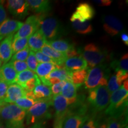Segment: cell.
Returning a JSON list of instances; mask_svg holds the SVG:
<instances>
[{
  "mask_svg": "<svg viewBox=\"0 0 128 128\" xmlns=\"http://www.w3.org/2000/svg\"><path fill=\"white\" fill-rule=\"evenodd\" d=\"M128 90L122 86L110 94V102L104 114L108 117H119L127 113Z\"/></svg>",
  "mask_w": 128,
  "mask_h": 128,
  "instance_id": "cell-1",
  "label": "cell"
},
{
  "mask_svg": "<svg viewBox=\"0 0 128 128\" xmlns=\"http://www.w3.org/2000/svg\"><path fill=\"white\" fill-rule=\"evenodd\" d=\"M26 111L14 103H7L0 113V119L9 128H24Z\"/></svg>",
  "mask_w": 128,
  "mask_h": 128,
  "instance_id": "cell-2",
  "label": "cell"
},
{
  "mask_svg": "<svg viewBox=\"0 0 128 128\" xmlns=\"http://www.w3.org/2000/svg\"><path fill=\"white\" fill-rule=\"evenodd\" d=\"M110 94L106 86H100L89 90L87 104L91 113L98 114L108 108L110 102Z\"/></svg>",
  "mask_w": 128,
  "mask_h": 128,
  "instance_id": "cell-3",
  "label": "cell"
},
{
  "mask_svg": "<svg viewBox=\"0 0 128 128\" xmlns=\"http://www.w3.org/2000/svg\"><path fill=\"white\" fill-rule=\"evenodd\" d=\"M51 106H52V99L37 101L26 112L25 120L27 125L44 123L46 120L51 118Z\"/></svg>",
  "mask_w": 128,
  "mask_h": 128,
  "instance_id": "cell-4",
  "label": "cell"
},
{
  "mask_svg": "<svg viewBox=\"0 0 128 128\" xmlns=\"http://www.w3.org/2000/svg\"><path fill=\"white\" fill-rule=\"evenodd\" d=\"M110 73V69L105 64L88 69L84 82L86 88L91 90L100 86H107Z\"/></svg>",
  "mask_w": 128,
  "mask_h": 128,
  "instance_id": "cell-5",
  "label": "cell"
},
{
  "mask_svg": "<svg viewBox=\"0 0 128 128\" xmlns=\"http://www.w3.org/2000/svg\"><path fill=\"white\" fill-rule=\"evenodd\" d=\"M79 50L81 55L87 62V66L92 68L103 64L108 56L106 51L92 43L87 44Z\"/></svg>",
  "mask_w": 128,
  "mask_h": 128,
  "instance_id": "cell-6",
  "label": "cell"
},
{
  "mask_svg": "<svg viewBox=\"0 0 128 128\" xmlns=\"http://www.w3.org/2000/svg\"><path fill=\"white\" fill-rule=\"evenodd\" d=\"M39 30L45 38L46 42L55 40L60 34V22L55 17L42 14L39 22Z\"/></svg>",
  "mask_w": 128,
  "mask_h": 128,
  "instance_id": "cell-7",
  "label": "cell"
},
{
  "mask_svg": "<svg viewBox=\"0 0 128 128\" xmlns=\"http://www.w3.org/2000/svg\"><path fill=\"white\" fill-rule=\"evenodd\" d=\"M89 114L87 109L69 111L62 122V128H81Z\"/></svg>",
  "mask_w": 128,
  "mask_h": 128,
  "instance_id": "cell-8",
  "label": "cell"
},
{
  "mask_svg": "<svg viewBox=\"0 0 128 128\" xmlns=\"http://www.w3.org/2000/svg\"><path fill=\"white\" fill-rule=\"evenodd\" d=\"M42 14H38L28 17L21 28L14 35L13 38H29L39 29V22Z\"/></svg>",
  "mask_w": 128,
  "mask_h": 128,
  "instance_id": "cell-9",
  "label": "cell"
},
{
  "mask_svg": "<svg viewBox=\"0 0 128 128\" xmlns=\"http://www.w3.org/2000/svg\"><path fill=\"white\" fill-rule=\"evenodd\" d=\"M52 102L55 112L54 123L63 122L70 109V106L68 100L64 98L61 94H58L56 96H53Z\"/></svg>",
  "mask_w": 128,
  "mask_h": 128,
  "instance_id": "cell-10",
  "label": "cell"
},
{
  "mask_svg": "<svg viewBox=\"0 0 128 128\" xmlns=\"http://www.w3.org/2000/svg\"><path fill=\"white\" fill-rule=\"evenodd\" d=\"M6 6L9 12L19 18H24L30 8L27 1L24 0H8Z\"/></svg>",
  "mask_w": 128,
  "mask_h": 128,
  "instance_id": "cell-11",
  "label": "cell"
},
{
  "mask_svg": "<svg viewBox=\"0 0 128 128\" xmlns=\"http://www.w3.org/2000/svg\"><path fill=\"white\" fill-rule=\"evenodd\" d=\"M104 31L108 35L114 36L124 30V26L118 17L113 16H105L102 18Z\"/></svg>",
  "mask_w": 128,
  "mask_h": 128,
  "instance_id": "cell-12",
  "label": "cell"
},
{
  "mask_svg": "<svg viewBox=\"0 0 128 128\" xmlns=\"http://www.w3.org/2000/svg\"><path fill=\"white\" fill-rule=\"evenodd\" d=\"M95 15V10L90 4L82 2L78 4L76 12L72 14L70 19H76L80 22L89 21Z\"/></svg>",
  "mask_w": 128,
  "mask_h": 128,
  "instance_id": "cell-13",
  "label": "cell"
},
{
  "mask_svg": "<svg viewBox=\"0 0 128 128\" xmlns=\"http://www.w3.org/2000/svg\"><path fill=\"white\" fill-rule=\"evenodd\" d=\"M23 23L20 21L12 20V19H6L0 24V37L2 38L14 34L21 28Z\"/></svg>",
  "mask_w": 128,
  "mask_h": 128,
  "instance_id": "cell-14",
  "label": "cell"
},
{
  "mask_svg": "<svg viewBox=\"0 0 128 128\" xmlns=\"http://www.w3.org/2000/svg\"><path fill=\"white\" fill-rule=\"evenodd\" d=\"M13 36L14 34L10 35L0 42V60L2 64L7 63L13 55L12 49Z\"/></svg>",
  "mask_w": 128,
  "mask_h": 128,
  "instance_id": "cell-15",
  "label": "cell"
},
{
  "mask_svg": "<svg viewBox=\"0 0 128 128\" xmlns=\"http://www.w3.org/2000/svg\"><path fill=\"white\" fill-rule=\"evenodd\" d=\"M17 73L10 61L3 64L0 68V80L10 85L16 83Z\"/></svg>",
  "mask_w": 128,
  "mask_h": 128,
  "instance_id": "cell-16",
  "label": "cell"
},
{
  "mask_svg": "<svg viewBox=\"0 0 128 128\" xmlns=\"http://www.w3.org/2000/svg\"><path fill=\"white\" fill-rule=\"evenodd\" d=\"M128 72H124L121 70L116 72L112 76L107 84V88L109 93L111 94L119 89L124 81L128 80Z\"/></svg>",
  "mask_w": 128,
  "mask_h": 128,
  "instance_id": "cell-17",
  "label": "cell"
},
{
  "mask_svg": "<svg viewBox=\"0 0 128 128\" xmlns=\"http://www.w3.org/2000/svg\"><path fill=\"white\" fill-rule=\"evenodd\" d=\"M26 90L18 84L14 83L8 86L4 102L6 103H15L18 99L25 96Z\"/></svg>",
  "mask_w": 128,
  "mask_h": 128,
  "instance_id": "cell-18",
  "label": "cell"
},
{
  "mask_svg": "<svg viewBox=\"0 0 128 128\" xmlns=\"http://www.w3.org/2000/svg\"><path fill=\"white\" fill-rule=\"evenodd\" d=\"M65 68L69 71L73 72L87 68V64L82 56L68 58L64 63Z\"/></svg>",
  "mask_w": 128,
  "mask_h": 128,
  "instance_id": "cell-19",
  "label": "cell"
},
{
  "mask_svg": "<svg viewBox=\"0 0 128 128\" xmlns=\"http://www.w3.org/2000/svg\"><path fill=\"white\" fill-rule=\"evenodd\" d=\"M46 42L45 38L39 29L28 38V45L30 50L36 52L40 50Z\"/></svg>",
  "mask_w": 128,
  "mask_h": 128,
  "instance_id": "cell-20",
  "label": "cell"
},
{
  "mask_svg": "<svg viewBox=\"0 0 128 128\" xmlns=\"http://www.w3.org/2000/svg\"><path fill=\"white\" fill-rule=\"evenodd\" d=\"M40 51L44 54V55L49 57L56 63V65L62 64L64 63L65 60H67L66 55L65 54L61 52H59L58 51L54 50L50 47V45L46 42Z\"/></svg>",
  "mask_w": 128,
  "mask_h": 128,
  "instance_id": "cell-21",
  "label": "cell"
},
{
  "mask_svg": "<svg viewBox=\"0 0 128 128\" xmlns=\"http://www.w3.org/2000/svg\"><path fill=\"white\" fill-rule=\"evenodd\" d=\"M29 8L38 14H45L51 10V3L48 0H28Z\"/></svg>",
  "mask_w": 128,
  "mask_h": 128,
  "instance_id": "cell-22",
  "label": "cell"
},
{
  "mask_svg": "<svg viewBox=\"0 0 128 128\" xmlns=\"http://www.w3.org/2000/svg\"><path fill=\"white\" fill-rule=\"evenodd\" d=\"M33 92L37 101L51 100L53 97L50 87L42 83H40L37 86Z\"/></svg>",
  "mask_w": 128,
  "mask_h": 128,
  "instance_id": "cell-23",
  "label": "cell"
},
{
  "mask_svg": "<svg viewBox=\"0 0 128 128\" xmlns=\"http://www.w3.org/2000/svg\"><path fill=\"white\" fill-rule=\"evenodd\" d=\"M51 78H57L60 81H71V72L69 71L66 68L55 69L52 72L46 76L45 77L42 78L48 81ZM40 79V80H42Z\"/></svg>",
  "mask_w": 128,
  "mask_h": 128,
  "instance_id": "cell-24",
  "label": "cell"
},
{
  "mask_svg": "<svg viewBox=\"0 0 128 128\" xmlns=\"http://www.w3.org/2000/svg\"><path fill=\"white\" fill-rule=\"evenodd\" d=\"M127 113L119 117H108L106 128H125L127 126Z\"/></svg>",
  "mask_w": 128,
  "mask_h": 128,
  "instance_id": "cell-25",
  "label": "cell"
},
{
  "mask_svg": "<svg viewBox=\"0 0 128 128\" xmlns=\"http://www.w3.org/2000/svg\"><path fill=\"white\" fill-rule=\"evenodd\" d=\"M46 42L54 50L64 54H65L75 48L73 44L64 40H55Z\"/></svg>",
  "mask_w": 128,
  "mask_h": 128,
  "instance_id": "cell-26",
  "label": "cell"
},
{
  "mask_svg": "<svg viewBox=\"0 0 128 128\" xmlns=\"http://www.w3.org/2000/svg\"><path fill=\"white\" fill-rule=\"evenodd\" d=\"M73 28L81 34H87L92 32V26L89 21L80 22L76 19H70Z\"/></svg>",
  "mask_w": 128,
  "mask_h": 128,
  "instance_id": "cell-27",
  "label": "cell"
},
{
  "mask_svg": "<svg viewBox=\"0 0 128 128\" xmlns=\"http://www.w3.org/2000/svg\"><path fill=\"white\" fill-rule=\"evenodd\" d=\"M60 94L66 99L76 98L77 96V88L71 81H65Z\"/></svg>",
  "mask_w": 128,
  "mask_h": 128,
  "instance_id": "cell-28",
  "label": "cell"
},
{
  "mask_svg": "<svg viewBox=\"0 0 128 128\" xmlns=\"http://www.w3.org/2000/svg\"><path fill=\"white\" fill-rule=\"evenodd\" d=\"M88 68L71 72V82L76 88L84 84L88 74Z\"/></svg>",
  "mask_w": 128,
  "mask_h": 128,
  "instance_id": "cell-29",
  "label": "cell"
},
{
  "mask_svg": "<svg viewBox=\"0 0 128 128\" xmlns=\"http://www.w3.org/2000/svg\"><path fill=\"white\" fill-rule=\"evenodd\" d=\"M56 69L55 65L51 63H39L36 67V71L37 76L40 79L45 77L51 72Z\"/></svg>",
  "mask_w": 128,
  "mask_h": 128,
  "instance_id": "cell-30",
  "label": "cell"
},
{
  "mask_svg": "<svg viewBox=\"0 0 128 128\" xmlns=\"http://www.w3.org/2000/svg\"><path fill=\"white\" fill-rule=\"evenodd\" d=\"M110 66L115 72L119 70L128 72V54H124L119 60H113L110 64Z\"/></svg>",
  "mask_w": 128,
  "mask_h": 128,
  "instance_id": "cell-31",
  "label": "cell"
},
{
  "mask_svg": "<svg viewBox=\"0 0 128 128\" xmlns=\"http://www.w3.org/2000/svg\"><path fill=\"white\" fill-rule=\"evenodd\" d=\"M37 75L34 72L30 71L29 70H25V71L17 74L16 83L22 87L28 80L31 79V78H34Z\"/></svg>",
  "mask_w": 128,
  "mask_h": 128,
  "instance_id": "cell-32",
  "label": "cell"
},
{
  "mask_svg": "<svg viewBox=\"0 0 128 128\" xmlns=\"http://www.w3.org/2000/svg\"><path fill=\"white\" fill-rule=\"evenodd\" d=\"M28 38H13L12 41V49L13 55L28 46Z\"/></svg>",
  "mask_w": 128,
  "mask_h": 128,
  "instance_id": "cell-33",
  "label": "cell"
},
{
  "mask_svg": "<svg viewBox=\"0 0 128 128\" xmlns=\"http://www.w3.org/2000/svg\"><path fill=\"white\" fill-rule=\"evenodd\" d=\"M36 101L33 99L29 98L26 97H23L22 98H19L15 102V104L25 111L28 110L32 108L36 103Z\"/></svg>",
  "mask_w": 128,
  "mask_h": 128,
  "instance_id": "cell-34",
  "label": "cell"
},
{
  "mask_svg": "<svg viewBox=\"0 0 128 128\" xmlns=\"http://www.w3.org/2000/svg\"><path fill=\"white\" fill-rule=\"evenodd\" d=\"M30 52V49L28 46L23 50L16 52L12 56L11 60H18V61H26L28 54Z\"/></svg>",
  "mask_w": 128,
  "mask_h": 128,
  "instance_id": "cell-35",
  "label": "cell"
},
{
  "mask_svg": "<svg viewBox=\"0 0 128 128\" xmlns=\"http://www.w3.org/2000/svg\"><path fill=\"white\" fill-rule=\"evenodd\" d=\"M26 62L27 65H28V69H29L30 71L35 72L36 67L39 63L37 61L34 52L30 50L29 54H28V56Z\"/></svg>",
  "mask_w": 128,
  "mask_h": 128,
  "instance_id": "cell-36",
  "label": "cell"
},
{
  "mask_svg": "<svg viewBox=\"0 0 128 128\" xmlns=\"http://www.w3.org/2000/svg\"><path fill=\"white\" fill-rule=\"evenodd\" d=\"M40 82V80L38 76L35 77L31 78L29 80H28L26 82H25L23 86H22V88H23L26 91H33V90L35 88V87L37 86H38Z\"/></svg>",
  "mask_w": 128,
  "mask_h": 128,
  "instance_id": "cell-37",
  "label": "cell"
},
{
  "mask_svg": "<svg viewBox=\"0 0 128 128\" xmlns=\"http://www.w3.org/2000/svg\"><path fill=\"white\" fill-rule=\"evenodd\" d=\"M97 115L98 114L91 113H90L88 118L84 122L81 128H96V119H97Z\"/></svg>",
  "mask_w": 128,
  "mask_h": 128,
  "instance_id": "cell-38",
  "label": "cell"
},
{
  "mask_svg": "<svg viewBox=\"0 0 128 128\" xmlns=\"http://www.w3.org/2000/svg\"><path fill=\"white\" fill-rule=\"evenodd\" d=\"M34 54L38 63H51L54 64L55 65H56V63L54 60H52L49 57L47 56L46 55H44L40 51L35 52Z\"/></svg>",
  "mask_w": 128,
  "mask_h": 128,
  "instance_id": "cell-39",
  "label": "cell"
},
{
  "mask_svg": "<svg viewBox=\"0 0 128 128\" xmlns=\"http://www.w3.org/2000/svg\"><path fill=\"white\" fill-rule=\"evenodd\" d=\"M14 70L17 73H20L25 70H28V65L26 61H18V60H10Z\"/></svg>",
  "mask_w": 128,
  "mask_h": 128,
  "instance_id": "cell-40",
  "label": "cell"
},
{
  "mask_svg": "<svg viewBox=\"0 0 128 128\" xmlns=\"http://www.w3.org/2000/svg\"><path fill=\"white\" fill-rule=\"evenodd\" d=\"M64 84H65V81H62L60 82L57 83V84L52 85L50 88L53 96H56L58 95V94H60Z\"/></svg>",
  "mask_w": 128,
  "mask_h": 128,
  "instance_id": "cell-41",
  "label": "cell"
},
{
  "mask_svg": "<svg viewBox=\"0 0 128 128\" xmlns=\"http://www.w3.org/2000/svg\"><path fill=\"white\" fill-rule=\"evenodd\" d=\"M8 85L0 80V101L4 102Z\"/></svg>",
  "mask_w": 128,
  "mask_h": 128,
  "instance_id": "cell-42",
  "label": "cell"
},
{
  "mask_svg": "<svg viewBox=\"0 0 128 128\" xmlns=\"http://www.w3.org/2000/svg\"><path fill=\"white\" fill-rule=\"evenodd\" d=\"M106 118L102 114L97 115L96 119V128H106Z\"/></svg>",
  "mask_w": 128,
  "mask_h": 128,
  "instance_id": "cell-43",
  "label": "cell"
},
{
  "mask_svg": "<svg viewBox=\"0 0 128 128\" xmlns=\"http://www.w3.org/2000/svg\"><path fill=\"white\" fill-rule=\"evenodd\" d=\"M7 19V12L2 5L0 4V24Z\"/></svg>",
  "mask_w": 128,
  "mask_h": 128,
  "instance_id": "cell-44",
  "label": "cell"
},
{
  "mask_svg": "<svg viewBox=\"0 0 128 128\" xmlns=\"http://www.w3.org/2000/svg\"><path fill=\"white\" fill-rule=\"evenodd\" d=\"M94 2L98 5L101 7H104V6H109L112 4V1L111 0H95L93 1Z\"/></svg>",
  "mask_w": 128,
  "mask_h": 128,
  "instance_id": "cell-45",
  "label": "cell"
},
{
  "mask_svg": "<svg viewBox=\"0 0 128 128\" xmlns=\"http://www.w3.org/2000/svg\"><path fill=\"white\" fill-rule=\"evenodd\" d=\"M120 38L124 42V43L126 46L128 45V35L127 33H123L120 35Z\"/></svg>",
  "mask_w": 128,
  "mask_h": 128,
  "instance_id": "cell-46",
  "label": "cell"
},
{
  "mask_svg": "<svg viewBox=\"0 0 128 128\" xmlns=\"http://www.w3.org/2000/svg\"><path fill=\"white\" fill-rule=\"evenodd\" d=\"M28 128H46L44 126V123H38L34 124H33Z\"/></svg>",
  "mask_w": 128,
  "mask_h": 128,
  "instance_id": "cell-47",
  "label": "cell"
},
{
  "mask_svg": "<svg viewBox=\"0 0 128 128\" xmlns=\"http://www.w3.org/2000/svg\"><path fill=\"white\" fill-rule=\"evenodd\" d=\"M62 122H63L54 123V128H62Z\"/></svg>",
  "mask_w": 128,
  "mask_h": 128,
  "instance_id": "cell-48",
  "label": "cell"
},
{
  "mask_svg": "<svg viewBox=\"0 0 128 128\" xmlns=\"http://www.w3.org/2000/svg\"><path fill=\"white\" fill-rule=\"evenodd\" d=\"M6 103H5L4 102H2V101H0V113H1V110H2V108L6 104Z\"/></svg>",
  "mask_w": 128,
  "mask_h": 128,
  "instance_id": "cell-49",
  "label": "cell"
},
{
  "mask_svg": "<svg viewBox=\"0 0 128 128\" xmlns=\"http://www.w3.org/2000/svg\"><path fill=\"white\" fill-rule=\"evenodd\" d=\"M0 128H9L2 122V120L0 119Z\"/></svg>",
  "mask_w": 128,
  "mask_h": 128,
  "instance_id": "cell-50",
  "label": "cell"
},
{
  "mask_svg": "<svg viewBox=\"0 0 128 128\" xmlns=\"http://www.w3.org/2000/svg\"><path fill=\"white\" fill-rule=\"evenodd\" d=\"M2 62L1 61V60H0V68H1V66H2Z\"/></svg>",
  "mask_w": 128,
  "mask_h": 128,
  "instance_id": "cell-51",
  "label": "cell"
},
{
  "mask_svg": "<svg viewBox=\"0 0 128 128\" xmlns=\"http://www.w3.org/2000/svg\"><path fill=\"white\" fill-rule=\"evenodd\" d=\"M3 39H4V38H2V37H0V42H1V40H2Z\"/></svg>",
  "mask_w": 128,
  "mask_h": 128,
  "instance_id": "cell-52",
  "label": "cell"
}]
</instances>
